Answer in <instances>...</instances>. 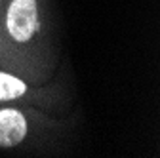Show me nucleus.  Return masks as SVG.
Here are the masks:
<instances>
[{"label": "nucleus", "mask_w": 160, "mask_h": 158, "mask_svg": "<svg viewBox=\"0 0 160 158\" xmlns=\"http://www.w3.org/2000/svg\"><path fill=\"white\" fill-rule=\"evenodd\" d=\"M6 27L15 42H29L40 29L36 0H12L6 13Z\"/></svg>", "instance_id": "nucleus-1"}, {"label": "nucleus", "mask_w": 160, "mask_h": 158, "mask_svg": "<svg viewBox=\"0 0 160 158\" xmlns=\"http://www.w3.org/2000/svg\"><path fill=\"white\" fill-rule=\"evenodd\" d=\"M27 135V120L15 109L0 111V147H15Z\"/></svg>", "instance_id": "nucleus-2"}, {"label": "nucleus", "mask_w": 160, "mask_h": 158, "mask_svg": "<svg viewBox=\"0 0 160 158\" xmlns=\"http://www.w3.org/2000/svg\"><path fill=\"white\" fill-rule=\"evenodd\" d=\"M27 91V86L23 80H19L17 76L8 74V72H0V101H10L17 99Z\"/></svg>", "instance_id": "nucleus-3"}]
</instances>
